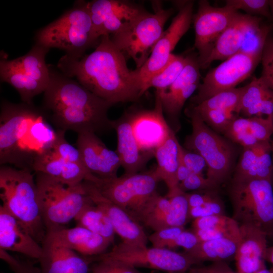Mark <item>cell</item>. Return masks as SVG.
Here are the masks:
<instances>
[{
  "instance_id": "34",
  "label": "cell",
  "mask_w": 273,
  "mask_h": 273,
  "mask_svg": "<svg viewBox=\"0 0 273 273\" xmlns=\"http://www.w3.org/2000/svg\"><path fill=\"white\" fill-rule=\"evenodd\" d=\"M262 18L252 16L245 31L240 52L261 58L263 48L272 25L262 22Z\"/></svg>"
},
{
  "instance_id": "21",
  "label": "cell",
  "mask_w": 273,
  "mask_h": 273,
  "mask_svg": "<svg viewBox=\"0 0 273 273\" xmlns=\"http://www.w3.org/2000/svg\"><path fill=\"white\" fill-rule=\"evenodd\" d=\"M239 227L241 239L235 257L237 272L255 273L265 268L266 234L252 223H241Z\"/></svg>"
},
{
  "instance_id": "22",
  "label": "cell",
  "mask_w": 273,
  "mask_h": 273,
  "mask_svg": "<svg viewBox=\"0 0 273 273\" xmlns=\"http://www.w3.org/2000/svg\"><path fill=\"white\" fill-rule=\"evenodd\" d=\"M43 243L65 247L85 257L103 254L111 244L102 236L77 225L46 233Z\"/></svg>"
},
{
  "instance_id": "23",
  "label": "cell",
  "mask_w": 273,
  "mask_h": 273,
  "mask_svg": "<svg viewBox=\"0 0 273 273\" xmlns=\"http://www.w3.org/2000/svg\"><path fill=\"white\" fill-rule=\"evenodd\" d=\"M0 249L21 253L38 260L42 247L25 225L0 206Z\"/></svg>"
},
{
  "instance_id": "38",
  "label": "cell",
  "mask_w": 273,
  "mask_h": 273,
  "mask_svg": "<svg viewBox=\"0 0 273 273\" xmlns=\"http://www.w3.org/2000/svg\"><path fill=\"white\" fill-rule=\"evenodd\" d=\"M166 197L170 201L169 226L184 227L189 220V206L186 193L179 189Z\"/></svg>"
},
{
  "instance_id": "3",
  "label": "cell",
  "mask_w": 273,
  "mask_h": 273,
  "mask_svg": "<svg viewBox=\"0 0 273 273\" xmlns=\"http://www.w3.org/2000/svg\"><path fill=\"white\" fill-rule=\"evenodd\" d=\"M44 111L32 104L3 101L0 112V164L32 170L35 158L57 137Z\"/></svg>"
},
{
  "instance_id": "5",
  "label": "cell",
  "mask_w": 273,
  "mask_h": 273,
  "mask_svg": "<svg viewBox=\"0 0 273 273\" xmlns=\"http://www.w3.org/2000/svg\"><path fill=\"white\" fill-rule=\"evenodd\" d=\"M100 39L84 1L76 2L72 9L38 30L35 35V43L50 49H59L74 58L84 55Z\"/></svg>"
},
{
  "instance_id": "43",
  "label": "cell",
  "mask_w": 273,
  "mask_h": 273,
  "mask_svg": "<svg viewBox=\"0 0 273 273\" xmlns=\"http://www.w3.org/2000/svg\"><path fill=\"white\" fill-rule=\"evenodd\" d=\"M94 262L89 273H143L136 268L115 260L101 259Z\"/></svg>"
},
{
  "instance_id": "12",
  "label": "cell",
  "mask_w": 273,
  "mask_h": 273,
  "mask_svg": "<svg viewBox=\"0 0 273 273\" xmlns=\"http://www.w3.org/2000/svg\"><path fill=\"white\" fill-rule=\"evenodd\" d=\"M92 262L101 259H113L135 268L143 267L167 273L186 272L197 264L185 252L178 253L167 248H148L121 242L109 252L89 257Z\"/></svg>"
},
{
  "instance_id": "29",
  "label": "cell",
  "mask_w": 273,
  "mask_h": 273,
  "mask_svg": "<svg viewBox=\"0 0 273 273\" xmlns=\"http://www.w3.org/2000/svg\"><path fill=\"white\" fill-rule=\"evenodd\" d=\"M252 17L239 12L232 23L217 39L200 68H205L214 61L225 60L239 53L245 31Z\"/></svg>"
},
{
  "instance_id": "16",
  "label": "cell",
  "mask_w": 273,
  "mask_h": 273,
  "mask_svg": "<svg viewBox=\"0 0 273 273\" xmlns=\"http://www.w3.org/2000/svg\"><path fill=\"white\" fill-rule=\"evenodd\" d=\"M86 5L99 38L117 33L146 11L126 1L94 0L87 2Z\"/></svg>"
},
{
  "instance_id": "26",
  "label": "cell",
  "mask_w": 273,
  "mask_h": 273,
  "mask_svg": "<svg viewBox=\"0 0 273 273\" xmlns=\"http://www.w3.org/2000/svg\"><path fill=\"white\" fill-rule=\"evenodd\" d=\"M271 153L270 141L244 148L232 181L260 179L272 182L273 165Z\"/></svg>"
},
{
  "instance_id": "14",
  "label": "cell",
  "mask_w": 273,
  "mask_h": 273,
  "mask_svg": "<svg viewBox=\"0 0 273 273\" xmlns=\"http://www.w3.org/2000/svg\"><path fill=\"white\" fill-rule=\"evenodd\" d=\"M261 58L238 53L224 60L207 73L192 102L196 105L218 93L235 88L252 74Z\"/></svg>"
},
{
  "instance_id": "51",
  "label": "cell",
  "mask_w": 273,
  "mask_h": 273,
  "mask_svg": "<svg viewBox=\"0 0 273 273\" xmlns=\"http://www.w3.org/2000/svg\"><path fill=\"white\" fill-rule=\"evenodd\" d=\"M185 273H237L235 272L225 261L213 262L205 266H192Z\"/></svg>"
},
{
  "instance_id": "30",
  "label": "cell",
  "mask_w": 273,
  "mask_h": 273,
  "mask_svg": "<svg viewBox=\"0 0 273 273\" xmlns=\"http://www.w3.org/2000/svg\"><path fill=\"white\" fill-rule=\"evenodd\" d=\"M181 146L172 130L166 141L154 152L157 164L154 171L160 181L163 180L168 188L166 196L179 189L177 170Z\"/></svg>"
},
{
  "instance_id": "48",
  "label": "cell",
  "mask_w": 273,
  "mask_h": 273,
  "mask_svg": "<svg viewBox=\"0 0 273 273\" xmlns=\"http://www.w3.org/2000/svg\"><path fill=\"white\" fill-rule=\"evenodd\" d=\"M181 155L186 166L191 173L203 174L205 168L207 169L206 161L199 154L182 147Z\"/></svg>"
},
{
  "instance_id": "13",
  "label": "cell",
  "mask_w": 273,
  "mask_h": 273,
  "mask_svg": "<svg viewBox=\"0 0 273 273\" xmlns=\"http://www.w3.org/2000/svg\"><path fill=\"white\" fill-rule=\"evenodd\" d=\"M178 12L154 46L144 64L134 71L142 95L149 79L168 62L175 46L189 30L193 16V2L185 1L178 5Z\"/></svg>"
},
{
  "instance_id": "10",
  "label": "cell",
  "mask_w": 273,
  "mask_h": 273,
  "mask_svg": "<svg viewBox=\"0 0 273 273\" xmlns=\"http://www.w3.org/2000/svg\"><path fill=\"white\" fill-rule=\"evenodd\" d=\"M50 49L35 43L25 55L0 61V77L15 88L23 103L32 104L33 98L44 93L50 78V67L45 57Z\"/></svg>"
},
{
  "instance_id": "47",
  "label": "cell",
  "mask_w": 273,
  "mask_h": 273,
  "mask_svg": "<svg viewBox=\"0 0 273 273\" xmlns=\"http://www.w3.org/2000/svg\"><path fill=\"white\" fill-rule=\"evenodd\" d=\"M179 189L183 192L215 191L218 187L205 177L203 174L191 173L183 181L179 184Z\"/></svg>"
},
{
  "instance_id": "24",
  "label": "cell",
  "mask_w": 273,
  "mask_h": 273,
  "mask_svg": "<svg viewBox=\"0 0 273 273\" xmlns=\"http://www.w3.org/2000/svg\"><path fill=\"white\" fill-rule=\"evenodd\" d=\"M132 115H126L112 120V127L117 135L116 152L125 174L139 173L154 156V153L142 151L133 133Z\"/></svg>"
},
{
  "instance_id": "28",
  "label": "cell",
  "mask_w": 273,
  "mask_h": 273,
  "mask_svg": "<svg viewBox=\"0 0 273 273\" xmlns=\"http://www.w3.org/2000/svg\"><path fill=\"white\" fill-rule=\"evenodd\" d=\"M38 260L41 273H89L92 261L69 249L43 243Z\"/></svg>"
},
{
  "instance_id": "35",
  "label": "cell",
  "mask_w": 273,
  "mask_h": 273,
  "mask_svg": "<svg viewBox=\"0 0 273 273\" xmlns=\"http://www.w3.org/2000/svg\"><path fill=\"white\" fill-rule=\"evenodd\" d=\"M272 95L273 90L260 76L253 77L249 83L243 86L239 114L249 117L256 108Z\"/></svg>"
},
{
  "instance_id": "4",
  "label": "cell",
  "mask_w": 273,
  "mask_h": 273,
  "mask_svg": "<svg viewBox=\"0 0 273 273\" xmlns=\"http://www.w3.org/2000/svg\"><path fill=\"white\" fill-rule=\"evenodd\" d=\"M31 171L1 165V205L20 221L41 245L46 230L41 217L35 179Z\"/></svg>"
},
{
  "instance_id": "55",
  "label": "cell",
  "mask_w": 273,
  "mask_h": 273,
  "mask_svg": "<svg viewBox=\"0 0 273 273\" xmlns=\"http://www.w3.org/2000/svg\"><path fill=\"white\" fill-rule=\"evenodd\" d=\"M255 273H273L272 269H268L266 268L259 270Z\"/></svg>"
},
{
  "instance_id": "46",
  "label": "cell",
  "mask_w": 273,
  "mask_h": 273,
  "mask_svg": "<svg viewBox=\"0 0 273 273\" xmlns=\"http://www.w3.org/2000/svg\"><path fill=\"white\" fill-rule=\"evenodd\" d=\"M184 227L169 226L156 231L148 237L153 247L167 248L169 244L184 230Z\"/></svg>"
},
{
  "instance_id": "58",
  "label": "cell",
  "mask_w": 273,
  "mask_h": 273,
  "mask_svg": "<svg viewBox=\"0 0 273 273\" xmlns=\"http://www.w3.org/2000/svg\"><path fill=\"white\" fill-rule=\"evenodd\" d=\"M151 273H155V271L154 270H153L151 272Z\"/></svg>"
},
{
  "instance_id": "41",
  "label": "cell",
  "mask_w": 273,
  "mask_h": 273,
  "mask_svg": "<svg viewBox=\"0 0 273 273\" xmlns=\"http://www.w3.org/2000/svg\"><path fill=\"white\" fill-rule=\"evenodd\" d=\"M65 133L64 130H57V139L49 150L64 160L84 165L79 151L67 141Z\"/></svg>"
},
{
  "instance_id": "44",
  "label": "cell",
  "mask_w": 273,
  "mask_h": 273,
  "mask_svg": "<svg viewBox=\"0 0 273 273\" xmlns=\"http://www.w3.org/2000/svg\"><path fill=\"white\" fill-rule=\"evenodd\" d=\"M216 215H225L223 202L218 196L202 206L189 208V220Z\"/></svg>"
},
{
  "instance_id": "54",
  "label": "cell",
  "mask_w": 273,
  "mask_h": 273,
  "mask_svg": "<svg viewBox=\"0 0 273 273\" xmlns=\"http://www.w3.org/2000/svg\"><path fill=\"white\" fill-rule=\"evenodd\" d=\"M265 260L273 265V245L268 247L265 255Z\"/></svg>"
},
{
  "instance_id": "33",
  "label": "cell",
  "mask_w": 273,
  "mask_h": 273,
  "mask_svg": "<svg viewBox=\"0 0 273 273\" xmlns=\"http://www.w3.org/2000/svg\"><path fill=\"white\" fill-rule=\"evenodd\" d=\"M170 201L167 197L155 193L146 203L136 220L154 231L169 227L168 224Z\"/></svg>"
},
{
  "instance_id": "53",
  "label": "cell",
  "mask_w": 273,
  "mask_h": 273,
  "mask_svg": "<svg viewBox=\"0 0 273 273\" xmlns=\"http://www.w3.org/2000/svg\"><path fill=\"white\" fill-rule=\"evenodd\" d=\"M181 149L182 147L181 146L179 153V163L177 170V178L179 183L185 180L191 174V172L186 166L183 161L181 155Z\"/></svg>"
},
{
  "instance_id": "17",
  "label": "cell",
  "mask_w": 273,
  "mask_h": 273,
  "mask_svg": "<svg viewBox=\"0 0 273 273\" xmlns=\"http://www.w3.org/2000/svg\"><path fill=\"white\" fill-rule=\"evenodd\" d=\"M76 146L79 151L84 166L93 175L101 178L117 176L121 166L116 151L108 148L92 131L78 133Z\"/></svg>"
},
{
  "instance_id": "59",
  "label": "cell",
  "mask_w": 273,
  "mask_h": 273,
  "mask_svg": "<svg viewBox=\"0 0 273 273\" xmlns=\"http://www.w3.org/2000/svg\"><path fill=\"white\" fill-rule=\"evenodd\" d=\"M180 273H185V272H180Z\"/></svg>"
},
{
  "instance_id": "20",
  "label": "cell",
  "mask_w": 273,
  "mask_h": 273,
  "mask_svg": "<svg viewBox=\"0 0 273 273\" xmlns=\"http://www.w3.org/2000/svg\"><path fill=\"white\" fill-rule=\"evenodd\" d=\"M159 96L156 94L155 107L131 116L133 133L140 149L154 153L169 137L172 130L167 123Z\"/></svg>"
},
{
  "instance_id": "8",
  "label": "cell",
  "mask_w": 273,
  "mask_h": 273,
  "mask_svg": "<svg viewBox=\"0 0 273 273\" xmlns=\"http://www.w3.org/2000/svg\"><path fill=\"white\" fill-rule=\"evenodd\" d=\"M192 132L185 140L187 150L199 154L207 164L206 177L219 187L229 177L234 158L232 146L210 128L192 107L187 111Z\"/></svg>"
},
{
  "instance_id": "40",
  "label": "cell",
  "mask_w": 273,
  "mask_h": 273,
  "mask_svg": "<svg viewBox=\"0 0 273 273\" xmlns=\"http://www.w3.org/2000/svg\"><path fill=\"white\" fill-rule=\"evenodd\" d=\"M225 5L250 16L272 19L269 0H227Z\"/></svg>"
},
{
  "instance_id": "1",
  "label": "cell",
  "mask_w": 273,
  "mask_h": 273,
  "mask_svg": "<svg viewBox=\"0 0 273 273\" xmlns=\"http://www.w3.org/2000/svg\"><path fill=\"white\" fill-rule=\"evenodd\" d=\"M58 68L66 76L75 78L84 87L113 105L136 101L142 96L134 70H130L124 55L110 35L101 37L95 50L74 58L66 55Z\"/></svg>"
},
{
  "instance_id": "52",
  "label": "cell",
  "mask_w": 273,
  "mask_h": 273,
  "mask_svg": "<svg viewBox=\"0 0 273 273\" xmlns=\"http://www.w3.org/2000/svg\"><path fill=\"white\" fill-rule=\"evenodd\" d=\"M9 267L14 273H41L39 267L31 262L21 261L17 259Z\"/></svg>"
},
{
  "instance_id": "49",
  "label": "cell",
  "mask_w": 273,
  "mask_h": 273,
  "mask_svg": "<svg viewBox=\"0 0 273 273\" xmlns=\"http://www.w3.org/2000/svg\"><path fill=\"white\" fill-rule=\"evenodd\" d=\"M200 242L198 237L192 230L188 231L184 230L167 248L171 249L180 247L183 248L185 251H189L194 248Z\"/></svg>"
},
{
  "instance_id": "9",
  "label": "cell",
  "mask_w": 273,
  "mask_h": 273,
  "mask_svg": "<svg viewBox=\"0 0 273 273\" xmlns=\"http://www.w3.org/2000/svg\"><path fill=\"white\" fill-rule=\"evenodd\" d=\"M229 194L232 217L239 224H255L273 239L272 182L260 179L232 181Z\"/></svg>"
},
{
  "instance_id": "42",
  "label": "cell",
  "mask_w": 273,
  "mask_h": 273,
  "mask_svg": "<svg viewBox=\"0 0 273 273\" xmlns=\"http://www.w3.org/2000/svg\"><path fill=\"white\" fill-rule=\"evenodd\" d=\"M192 230L212 228H238L239 224L233 217L225 215H216L199 218L193 220Z\"/></svg>"
},
{
  "instance_id": "7",
  "label": "cell",
  "mask_w": 273,
  "mask_h": 273,
  "mask_svg": "<svg viewBox=\"0 0 273 273\" xmlns=\"http://www.w3.org/2000/svg\"><path fill=\"white\" fill-rule=\"evenodd\" d=\"M173 9L155 6L154 13L145 11L110 36L116 47L126 59H131L136 68L146 62L164 32V26L173 13Z\"/></svg>"
},
{
  "instance_id": "56",
  "label": "cell",
  "mask_w": 273,
  "mask_h": 273,
  "mask_svg": "<svg viewBox=\"0 0 273 273\" xmlns=\"http://www.w3.org/2000/svg\"><path fill=\"white\" fill-rule=\"evenodd\" d=\"M269 6L271 14L272 20H273V0H269Z\"/></svg>"
},
{
  "instance_id": "27",
  "label": "cell",
  "mask_w": 273,
  "mask_h": 273,
  "mask_svg": "<svg viewBox=\"0 0 273 273\" xmlns=\"http://www.w3.org/2000/svg\"><path fill=\"white\" fill-rule=\"evenodd\" d=\"M273 134V116L236 117L224 135L244 148L270 141Z\"/></svg>"
},
{
  "instance_id": "37",
  "label": "cell",
  "mask_w": 273,
  "mask_h": 273,
  "mask_svg": "<svg viewBox=\"0 0 273 273\" xmlns=\"http://www.w3.org/2000/svg\"><path fill=\"white\" fill-rule=\"evenodd\" d=\"M243 89V86L221 92L193 107L196 110H224L238 115Z\"/></svg>"
},
{
  "instance_id": "57",
  "label": "cell",
  "mask_w": 273,
  "mask_h": 273,
  "mask_svg": "<svg viewBox=\"0 0 273 273\" xmlns=\"http://www.w3.org/2000/svg\"><path fill=\"white\" fill-rule=\"evenodd\" d=\"M272 153L273 154V143L271 144Z\"/></svg>"
},
{
  "instance_id": "15",
  "label": "cell",
  "mask_w": 273,
  "mask_h": 273,
  "mask_svg": "<svg viewBox=\"0 0 273 273\" xmlns=\"http://www.w3.org/2000/svg\"><path fill=\"white\" fill-rule=\"evenodd\" d=\"M239 12L225 5L222 7L211 5L207 1L198 2L197 12L193 15L195 47L198 51L200 67L208 58L215 41L234 20Z\"/></svg>"
},
{
  "instance_id": "39",
  "label": "cell",
  "mask_w": 273,
  "mask_h": 273,
  "mask_svg": "<svg viewBox=\"0 0 273 273\" xmlns=\"http://www.w3.org/2000/svg\"><path fill=\"white\" fill-rule=\"evenodd\" d=\"M204 122L217 131L224 133L232 121L238 116L236 113L224 110H196Z\"/></svg>"
},
{
  "instance_id": "19",
  "label": "cell",
  "mask_w": 273,
  "mask_h": 273,
  "mask_svg": "<svg viewBox=\"0 0 273 273\" xmlns=\"http://www.w3.org/2000/svg\"><path fill=\"white\" fill-rule=\"evenodd\" d=\"M186 64L176 80L166 89L156 91L163 112L171 118H176L187 100L200 84V67L192 55L186 56Z\"/></svg>"
},
{
  "instance_id": "45",
  "label": "cell",
  "mask_w": 273,
  "mask_h": 273,
  "mask_svg": "<svg viewBox=\"0 0 273 273\" xmlns=\"http://www.w3.org/2000/svg\"><path fill=\"white\" fill-rule=\"evenodd\" d=\"M260 77L273 90V37L268 36L262 52Z\"/></svg>"
},
{
  "instance_id": "36",
  "label": "cell",
  "mask_w": 273,
  "mask_h": 273,
  "mask_svg": "<svg viewBox=\"0 0 273 273\" xmlns=\"http://www.w3.org/2000/svg\"><path fill=\"white\" fill-rule=\"evenodd\" d=\"M186 64V58L173 54L167 64L148 81L145 86V92L151 87L156 91L167 88L178 77Z\"/></svg>"
},
{
  "instance_id": "6",
  "label": "cell",
  "mask_w": 273,
  "mask_h": 273,
  "mask_svg": "<svg viewBox=\"0 0 273 273\" xmlns=\"http://www.w3.org/2000/svg\"><path fill=\"white\" fill-rule=\"evenodd\" d=\"M35 181L42 221L46 233L65 228L92 200L83 182L75 185L62 183L40 172Z\"/></svg>"
},
{
  "instance_id": "11",
  "label": "cell",
  "mask_w": 273,
  "mask_h": 273,
  "mask_svg": "<svg viewBox=\"0 0 273 273\" xmlns=\"http://www.w3.org/2000/svg\"><path fill=\"white\" fill-rule=\"evenodd\" d=\"M159 181L154 169L142 173L124 174L111 178L98 177L92 183L102 196L136 220L144 205L156 193Z\"/></svg>"
},
{
  "instance_id": "2",
  "label": "cell",
  "mask_w": 273,
  "mask_h": 273,
  "mask_svg": "<svg viewBox=\"0 0 273 273\" xmlns=\"http://www.w3.org/2000/svg\"><path fill=\"white\" fill-rule=\"evenodd\" d=\"M50 71L42 110L58 129L96 133L112 128L108 111L113 104L61 72L50 67Z\"/></svg>"
},
{
  "instance_id": "31",
  "label": "cell",
  "mask_w": 273,
  "mask_h": 273,
  "mask_svg": "<svg viewBox=\"0 0 273 273\" xmlns=\"http://www.w3.org/2000/svg\"><path fill=\"white\" fill-rule=\"evenodd\" d=\"M240 241L231 238H222L200 242L194 248L185 252L197 264L206 261H225L235 259Z\"/></svg>"
},
{
  "instance_id": "50",
  "label": "cell",
  "mask_w": 273,
  "mask_h": 273,
  "mask_svg": "<svg viewBox=\"0 0 273 273\" xmlns=\"http://www.w3.org/2000/svg\"><path fill=\"white\" fill-rule=\"evenodd\" d=\"M189 208L200 206L210 201L216 196L215 191L206 190L186 193Z\"/></svg>"
},
{
  "instance_id": "18",
  "label": "cell",
  "mask_w": 273,
  "mask_h": 273,
  "mask_svg": "<svg viewBox=\"0 0 273 273\" xmlns=\"http://www.w3.org/2000/svg\"><path fill=\"white\" fill-rule=\"evenodd\" d=\"M83 183L87 195L108 216L115 233L121 238L122 242L147 247L148 236L139 222L119 206L102 196L92 182L84 180Z\"/></svg>"
},
{
  "instance_id": "32",
  "label": "cell",
  "mask_w": 273,
  "mask_h": 273,
  "mask_svg": "<svg viewBox=\"0 0 273 273\" xmlns=\"http://www.w3.org/2000/svg\"><path fill=\"white\" fill-rule=\"evenodd\" d=\"M74 220L77 226L84 228L111 244L114 243L115 232L110 219L92 201L81 209Z\"/></svg>"
},
{
  "instance_id": "25",
  "label": "cell",
  "mask_w": 273,
  "mask_h": 273,
  "mask_svg": "<svg viewBox=\"0 0 273 273\" xmlns=\"http://www.w3.org/2000/svg\"><path fill=\"white\" fill-rule=\"evenodd\" d=\"M31 169L69 185H77L84 180L94 182L97 178L83 165L64 160L50 150L35 158Z\"/></svg>"
}]
</instances>
